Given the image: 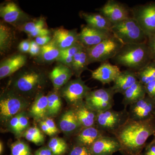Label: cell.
Listing matches in <instances>:
<instances>
[{
    "label": "cell",
    "mask_w": 155,
    "mask_h": 155,
    "mask_svg": "<svg viewBox=\"0 0 155 155\" xmlns=\"http://www.w3.org/2000/svg\"><path fill=\"white\" fill-rule=\"evenodd\" d=\"M45 24L44 19L40 18L29 22H25L19 27H20L19 29L20 30L29 35L39 29L44 28Z\"/></svg>",
    "instance_id": "cell-33"
},
{
    "label": "cell",
    "mask_w": 155,
    "mask_h": 155,
    "mask_svg": "<svg viewBox=\"0 0 155 155\" xmlns=\"http://www.w3.org/2000/svg\"><path fill=\"white\" fill-rule=\"evenodd\" d=\"M73 74L72 69L63 64L56 66L50 73V78L55 89L58 90L70 81Z\"/></svg>",
    "instance_id": "cell-21"
},
{
    "label": "cell",
    "mask_w": 155,
    "mask_h": 155,
    "mask_svg": "<svg viewBox=\"0 0 155 155\" xmlns=\"http://www.w3.org/2000/svg\"><path fill=\"white\" fill-rule=\"evenodd\" d=\"M80 16L84 19L87 25L88 26L99 30L111 32L113 24L99 12L98 13H91L82 12L81 13Z\"/></svg>",
    "instance_id": "cell-23"
},
{
    "label": "cell",
    "mask_w": 155,
    "mask_h": 155,
    "mask_svg": "<svg viewBox=\"0 0 155 155\" xmlns=\"http://www.w3.org/2000/svg\"><path fill=\"white\" fill-rule=\"evenodd\" d=\"M44 121L47 125H48V127L50 128V130L51 131L53 134H56V133L58 132L59 130L57 128L55 123L52 119L48 117V118L46 119Z\"/></svg>",
    "instance_id": "cell-46"
},
{
    "label": "cell",
    "mask_w": 155,
    "mask_h": 155,
    "mask_svg": "<svg viewBox=\"0 0 155 155\" xmlns=\"http://www.w3.org/2000/svg\"><path fill=\"white\" fill-rule=\"evenodd\" d=\"M41 47L35 41H31L29 54L32 56L39 55L40 54Z\"/></svg>",
    "instance_id": "cell-41"
},
{
    "label": "cell",
    "mask_w": 155,
    "mask_h": 155,
    "mask_svg": "<svg viewBox=\"0 0 155 155\" xmlns=\"http://www.w3.org/2000/svg\"><path fill=\"white\" fill-rule=\"evenodd\" d=\"M91 88L80 77L70 80L61 88V95L69 104L74 107L83 101Z\"/></svg>",
    "instance_id": "cell-10"
},
{
    "label": "cell",
    "mask_w": 155,
    "mask_h": 155,
    "mask_svg": "<svg viewBox=\"0 0 155 155\" xmlns=\"http://www.w3.org/2000/svg\"><path fill=\"white\" fill-rule=\"evenodd\" d=\"M44 81L42 73L29 69L17 75L13 81V85L15 91L19 94H29L40 88Z\"/></svg>",
    "instance_id": "cell-6"
},
{
    "label": "cell",
    "mask_w": 155,
    "mask_h": 155,
    "mask_svg": "<svg viewBox=\"0 0 155 155\" xmlns=\"http://www.w3.org/2000/svg\"><path fill=\"white\" fill-rule=\"evenodd\" d=\"M143 155H155V140L147 144L145 147V151Z\"/></svg>",
    "instance_id": "cell-43"
},
{
    "label": "cell",
    "mask_w": 155,
    "mask_h": 155,
    "mask_svg": "<svg viewBox=\"0 0 155 155\" xmlns=\"http://www.w3.org/2000/svg\"><path fill=\"white\" fill-rule=\"evenodd\" d=\"M89 148L92 155H113L121 151V146L115 137L105 134L98 139Z\"/></svg>",
    "instance_id": "cell-14"
},
{
    "label": "cell",
    "mask_w": 155,
    "mask_h": 155,
    "mask_svg": "<svg viewBox=\"0 0 155 155\" xmlns=\"http://www.w3.org/2000/svg\"><path fill=\"white\" fill-rule=\"evenodd\" d=\"M73 110L83 128L96 126L97 113L89 107L84 101L75 106Z\"/></svg>",
    "instance_id": "cell-22"
},
{
    "label": "cell",
    "mask_w": 155,
    "mask_h": 155,
    "mask_svg": "<svg viewBox=\"0 0 155 155\" xmlns=\"http://www.w3.org/2000/svg\"><path fill=\"white\" fill-rule=\"evenodd\" d=\"M143 155L142 154H136V155Z\"/></svg>",
    "instance_id": "cell-53"
},
{
    "label": "cell",
    "mask_w": 155,
    "mask_h": 155,
    "mask_svg": "<svg viewBox=\"0 0 155 155\" xmlns=\"http://www.w3.org/2000/svg\"><path fill=\"white\" fill-rule=\"evenodd\" d=\"M14 34L11 28L3 23L0 25V51L7 52L11 48L14 41Z\"/></svg>",
    "instance_id": "cell-28"
},
{
    "label": "cell",
    "mask_w": 155,
    "mask_h": 155,
    "mask_svg": "<svg viewBox=\"0 0 155 155\" xmlns=\"http://www.w3.org/2000/svg\"><path fill=\"white\" fill-rule=\"evenodd\" d=\"M136 74L138 81L143 85L155 80V63L152 61L144 68L136 72Z\"/></svg>",
    "instance_id": "cell-31"
},
{
    "label": "cell",
    "mask_w": 155,
    "mask_h": 155,
    "mask_svg": "<svg viewBox=\"0 0 155 155\" xmlns=\"http://www.w3.org/2000/svg\"><path fill=\"white\" fill-rule=\"evenodd\" d=\"M117 65H113L109 61L102 63L99 67L91 72V77L103 84L114 82L121 72Z\"/></svg>",
    "instance_id": "cell-16"
},
{
    "label": "cell",
    "mask_w": 155,
    "mask_h": 155,
    "mask_svg": "<svg viewBox=\"0 0 155 155\" xmlns=\"http://www.w3.org/2000/svg\"><path fill=\"white\" fill-rule=\"evenodd\" d=\"M98 11L112 24L131 17L130 8L125 4L116 0H108Z\"/></svg>",
    "instance_id": "cell-11"
},
{
    "label": "cell",
    "mask_w": 155,
    "mask_h": 155,
    "mask_svg": "<svg viewBox=\"0 0 155 155\" xmlns=\"http://www.w3.org/2000/svg\"><path fill=\"white\" fill-rule=\"evenodd\" d=\"M52 38L49 35L37 37L35 38V41L41 47L48 43L51 41Z\"/></svg>",
    "instance_id": "cell-44"
},
{
    "label": "cell",
    "mask_w": 155,
    "mask_h": 155,
    "mask_svg": "<svg viewBox=\"0 0 155 155\" xmlns=\"http://www.w3.org/2000/svg\"><path fill=\"white\" fill-rule=\"evenodd\" d=\"M113 35L110 31L99 30L87 25H84L78 34V41L84 48L98 44Z\"/></svg>",
    "instance_id": "cell-13"
},
{
    "label": "cell",
    "mask_w": 155,
    "mask_h": 155,
    "mask_svg": "<svg viewBox=\"0 0 155 155\" xmlns=\"http://www.w3.org/2000/svg\"><path fill=\"white\" fill-rule=\"evenodd\" d=\"M130 10L131 17L147 38L155 34V1L134 6Z\"/></svg>",
    "instance_id": "cell-7"
},
{
    "label": "cell",
    "mask_w": 155,
    "mask_h": 155,
    "mask_svg": "<svg viewBox=\"0 0 155 155\" xmlns=\"http://www.w3.org/2000/svg\"><path fill=\"white\" fill-rule=\"evenodd\" d=\"M20 113L12 117L10 120V127L13 131L16 134H19V118Z\"/></svg>",
    "instance_id": "cell-38"
},
{
    "label": "cell",
    "mask_w": 155,
    "mask_h": 155,
    "mask_svg": "<svg viewBox=\"0 0 155 155\" xmlns=\"http://www.w3.org/2000/svg\"><path fill=\"white\" fill-rule=\"evenodd\" d=\"M27 58L25 55L17 54L2 61L0 64V78L2 79L14 74L25 65Z\"/></svg>",
    "instance_id": "cell-19"
},
{
    "label": "cell",
    "mask_w": 155,
    "mask_h": 155,
    "mask_svg": "<svg viewBox=\"0 0 155 155\" xmlns=\"http://www.w3.org/2000/svg\"><path fill=\"white\" fill-rule=\"evenodd\" d=\"M78 34L76 29L68 30L59 28L54 30L52 40L60 50L66 49L79 42Z\"/></svg>",
    "instance_id": "cell-17"
},
{
    "label": "cell",
    "mask_w": 155,
    "mask_h": 155,
    "mask_svg": "<svg viewBox=\"0 0 155 155\" xmlns=\"http://www.w3.org/2000/svg\"><path fill=\"white\" fill-rule=\"evenodd\" d=\"M31 42L25 40L20 43L19 45V49L22 53L29 52L30 50Z\"/></svg>",
    "instance_id": "cell-47"
},
{
    "label": "cell",
    "mask_w": 155,
    "mask_h": 155,
    "mask_svg": "<svg viewBox=\"0 0 155 155\" xmlns=\"http://www.w3.org/2000/svg\"><path fill=\"white\" fill-rule=\"evenodd\" d=\"M73 58L67 56L60 55L57 61L71 68Z\"/></svg>",
    "instance_id": "cell-45"
},
{
    "label": "cell",
    "mask_w": 155,
    "mask_h": 155,
    "mask_svg": "<svg viewBox=\"0 0 155 155\" xmlns=\"http://www.w3.org/2000/svg\"><path fill=\"white\" fill-rule=\"evenodd\" d=\"M129 119L142 121L155 116V101L148 96L130 106Z\"/></svg>",
    "instance_id": "cell-12"
},
{
    "label": "cell",
    "mask_w": 155,
    "mask_h": 155,
    "mask_svg": "<svg viewBox=\"0 0 155 155\" xmlns=\"http://www.w3.org/2000/svg\"><path fill=\"white\" fill-rule=\"evenodd\" d=\"M147 43L150 51L152 61L155 63V34L148 38Z\"/></svg>",
    "instance_id": "cell-40"
},
{
    "label": "cell",
    "mask_w": 155,
    "mask_h": 155,
    "mask_svg": "<svg viewBox=\"0 0 155 155\" xmlns=\"http://www.w3.org/2000/svg\"><path fill=\"white\" fill-rule=\"evenodd\" d=\"M0 16L5 22L13 25L22 24V22L28 20L27 15L16 3L12 2L1 5Z\"/></svg>",
    "instance_id": "cell-15"
},
{
    "label": "cell",
    "mask_w": 155,
    "mask_h": 155,
    "mask_svg": "<svg viewBox=\"0 0 155 155\" xmlns=\"http://www.w3.org/2000/svg\"><path fill=\"white\" fill-rule=\"evenodd\" d=\"M115 94L111 87L101 88L91 91L84 101L89 107L98 113L113 108Z\"/></svg>",
    "instance_id": "cell-9"
},
{
    "label": "cell",
    "mask_w": 155,
    "mask_h": 155,
    "mask_svg": "<svg viewBox=\"0 0 155 155\" xmlns=\"http://www.w3.org/2000/svg\"><path fill=\"white\" fill-rule=\"evenodd\" d=\"M28 103L22 96L14 91L5 93L0 100V115L3 120H10L25 109Z\"/></svg>",
    "instance_id": "cell-8"
},
{
    "label": "cell",
    "mask_w": 155,
    "mask_h": 155,
    "mask_svg": "<svg viewBox=\"0 0 155 155\" xmlns=\"http://www.w3.org/2000/svg\"><path fill=\"white\" fill-rule=\"evenodd\" d=\"M88 65L87 54L84 48L74 56L71 69L73 74L79 78L84 71L88 69Z\"/></svg>",
    "instance_id": "cell-27"
},
{
    "label": "cell",
    "mask_w": 155,
    "mask_h": 155,
    "mask_svg": "<svg viewBox=\"0 0 155 155\" xmlns=\"http://www.w3.org/2000/svg\"><path fill=\"white\" fill-rule=\"evenodd\" d=\"M60 129L65 134H77L83 128L73 109L62 114L59 122Z\"/></svg>",
    "instance_id": "cell-18"
},
{
    "label": "cell",
    "mask_w": 155,
    "mask_h": 155,
    "mask_svg": "<svg viewBox=\"0 0 155 155\" xmlns=\"http://www.w3.org/2000/svg\"><path fill=\"white\" fill-rule=\"evenodd\" d=\"M123 45V43L113 35L98 44L85 48L89 64L96 62L102 63L112 60Z\"/></svg>",
    "instance_id": "cell-4"
},
{
    "label": "cell",
    "mask_w": 155,
    "mask_h": 155,
    "mask_svg": "<svg viewBox=\"0 0 155 155\" xmlns=\"http://www.w3.org/2000/svg\"><path fill=\"white\" fill-rule=\"evenodd\" d=\"M40 127L41 129L44 132L48 135L51 136L53 135L51 131L50 130V128L48 127L47 124H46L45 121H41L40 122Z\"/></svg>",
    "instance_id": "cell-51"
},
{
    "label": "cell",
    "mask_w": 155,
    "mask_h": 155,
    "mask_svg": "<svg viewBox=\"0 0 155 155\" xmlns=\"http://www.w3.org/2000/svg\"><path fill=\"white\" fill-rule=\"evenodd\" d=\"M144 86L147 95L155 101V80L147 84Z\"/></svg>",
    "instance_id": "cell-39"
},
{
    "label": "cell",
    "mask_w": 155,
    "mask_h": 155,
    "mask_svg": "<svg viewBox=\"0 0 155 155\" xmlns=\"http://www.w3.org/2000/svg\"><path fill=\"white\" fill-rule=\"evenodd\" d=\"M129 119L128 111L126 108L116 111L113 108L97 113L96 126L105 133L114 134Z\"/></svg>",
    "instance_id": "cell-5"
},
{
    "label": "cell",
    "mask_w": 155,
    "mask_h": 155,
    "mask_svg": "<svg viewBox=\"0 0 155 155\" xmlns=\"http://www.w3.org/2000/svg\"><path fill=\"white\" fill-rule=\"evenodd\" d=\"M48 147L53 155H62L66 152L67 145L64 140L59 137H53L48 143Z\"/></svg>",
    "instance_id": "cell-32"
},
{
    "label": "cell",
    "mask_w": 155,
    "mask_h": 155,
    "mask_svg": "<svg viewBox=\"0 0 155 155\" xmlns=\"http://www.w3.org/2000/svg\"><path fill=\"white\" fill-rule=\"evenodd\" d=\"M24 136L28 141L31 142L35 144H40L42 143L43 142V141H42L39 139L34 136L30 134L27 133L26 132H25L24 133Z\"/></svg>",
    "instance_id": "cell-49"
},
{
    "label": "cell",
    "mask_w": 155,
    "mask_h": 155,
    "mask_svg": "<svg viewBox=\"0 0 155 155\" xmlns=\"http://www.w3.org/2000/svg\"><path fill=\"white\" fill-rule=\"evenodd\" d=\"M84 47L79 42L73 46L68 48L66 49L61 50L60 55L67 56L74 58L75 55L83 49Z\"/></svg>",
    "instance_id": "cell-35"
},
{
    "label": "cell",
    "mask_w": 155,
    "mask_h": 155,
    "mask_svg": "<svg viewBox=\"0 0 155 155\" xmlns=\"http://www.w3.org/2000/svg\"><path fill=\"white\" fill-rule=\"evenodd\" d=\"M34 155H53L48 147H44L38 150Z\"/></svg>",
    "instance_id": "cell-50"
},
{
    "label": "cell",
    "mask_w": 155,
    "mask_h": 155,
    "mask_svg": "<svg viewBox=\"0 0 155 155\" xmlns=\"http://www.w3.org/2000/svg\"><path fill=\"white\" fill-rule=\"evenodd\" d=\"M122 104L125 108L143 98L147 95L144 85L138 81L123 93Z\"/></svg>",
    "instance_id": "cell-25"
},
{
    "label": "cell",
    "mask_w": 155,
    "mask_h": 155,
    "mask_svg": "<svg viewBox=\"0 0 155 155\" xmlns=\"http://www.w3.org/2000/svg\"></svg>",
    "instance_id": "cell-55"
},
{
    "label": "cell",
    "mask_w": 155,
    "mask_h": 155,
    "mask_svg": "<svg viewBox=\"0 0 155 155\" xmlns=\"http://www.w3.org/2000/svg\"><path fill=\"white\" fill-rule=\"evenodd\" d=\"M48 103V96L38 94L30 108L31 116L35 120L42 119L46 116Z\"/></svg>",
    "instance_id": "cell-26"
},
{
    "label": "cell",
    "mask_w": 155,
    "mask_h": 155,
    "mask_svg": "<svg viewBox=\"0 0 155 155\" xmlns=\"http://www.w3.org/2000/svg\"><path fill=\"white\" fill-rule=\"evenodd\" d=\"M25 132L31 134V135L37 137L42 141H44V136L43 135L41 131L37 127H31L27 129Z\"/></svg>",
    "instance_id": "cell-42"
},
{
    "label": "cell",
    "mask_w": 155,
    "mask_h": 155,
    "mask_svg": "<svg viewBox=\"0 0 155 155\" xmlns=\"http://www.w3.org/2000/svg\"><path fill=\"white\" fill-rule=\"evenodd\" d=\"M11 155H31V151L25 142L18 141L11 145Z\"/></svg>",
    "instance_id": "cell-34"
},
{
    "label": "cell",
    "mask_w": 155,
    "mask_h": 155,
    "mask_svg": "<svg viewBox=\"0 0 155 155\" xmlns=\"http://www.w3.org/2000/svg\"><path fill=\"white\" fill-rule=\"evenodd\" d=\"M111 32L124 45L145 43L148 38L133 17L112 25Z\"/></svg>",
    "instance_id": "cell-3"
},
{
    "label": "cell",
    "mask_w": 155,
    "mask_h": 155,
    "mask_svg": "<svg viewBox=\"0 0 155 155\" xmlns=\"http://www.w3.org/2000/svg\"><path fill=\"white\" fill-rule=\"evenodd\" d=\"M136 72L130 69L121 71L114 82L112 89L115 94L123 93L138 81Z\"/></svg>",
    "instance_id": "cell-20"
},
{
    "label": "cell",
    "mask_w": 155,
    "mask_h": 155,
    "mask_svg": "<svg viewBox=\"0 0 155 155\" xmlns=\"http://www.w3.org/2000/svg\"><path fill=\"white\" fill-rule=\"evenodd\" d=\"M69 155H92L89 148L76 144L72 148Z\"/></svg>",
    "instance_id": "cell-36"
},
{
    "label": "cell",
    "mask_w": 155,
    "mask_h": 155,
    "mask_svg": "<svg viewBox=\"0 0 155 155\" xmlns=\"http://www.w3.org/2000/svg\"><path fill=\"white\" fill-rule=\"evenodd\" d=\"M3 150H4V146L2 142L1 141L0 142V154L2 155V154Z\"/></svg>",
    "instance_id": "cell-52"
},
{
    "label": "cell",
    "mask_w": 155,
    "mask_h": 155,
    "mask_svg": "<svg viewBox=\"0 0 155 155\" xmlns=\"http://www.w3.org/2000/svg\"><path fill=\"white\" fill-rule=\"evenodd\" d=\"M50 34V31L47 28H43L41 29L35 31L33 33H31L28 35L29 36L31 37H37L39 36H45V35H49Z\"/></svg>",
    "instance_id": "cell-48"
},
{
    "label": "cell",
    "mask_w": 155,
    "mask_h": 155,
    "mask_svg": "<svg viewBox=\"0 0 155 155\" xmlns=\"http://www.w3.org/2000/svg\"><path fill=\"white\" fill-rule=\"evenodd\" d=\"M105 134L106 133L100 130L96 126L84 127L77 134L76 144L90 148L98 139Z\"/></svg>",
    "instance_id": "cell-24"
},
{
    "label": "cell",
    "mask_w": 155,
    "mask_h": 155,
    "mask_svg": "<svg viewBox=\"0 0 155 155\" xmlns=\"http://www.w3.org/2000/svg\"><path fill=\"white\" fill-rule=\"evenodd\" d=\"M154 139L155 140V137H154Z\"/></svg>",
    "instance_id": "cell-54"
},
{
    "label": "cell",
    "mask_w": 155,
    "mask_h": 155,
    "mask_svg": "<svg viewBox=\"0 0 155 155\" xmlns=\"http://www.w3.org/2000/svg\"><path fill=\"white\" fill-rule=\"evenodd\" d=\"M115 64L137 72L152 61L147 43L124 45L112 59Z\"/></svg>",
    "instance_id": "cell-2"
},
{
    "label": "cell",
    "mask_w": 155,
    "mask_h": 155,
    "mask_svg": "<svg viewBox=\"0 0 155 155\" xmlns=\"http://www.w3.org/2000/svg\"><path fill=\"white\" fill-rule=\"evenodd\" d=\"M121 146L120 152L125 155L140 154L148 139L155 137V117L136 121L129 119L113 134Z\"/></svg>",
    "instance_id": "cell-1"
},
{
    "label": "cell",
    "mask_w": 155,
    "mask_h": 155,
    "mask_svg": "<svg viewBox=\"0 0 155 155\" xmlns=\"http://www.w3.org/2000/svg\"><path fill=\"white\" fill-rule=\"evenodd\" d=\"M28 125V117L24 112L20 113L19 118V133L20 134L23 130H25Z\"/></svg>",
    "instance_id": "cell-37"
},
{
    "label": "cell",
    "mask_w": 155,
    "mask_h": 155,
    "mask_svg": "<svg viewBox=\"0 0 155 155\" xmlns=\"http://www.w3.org/2000/svg\"><path fill=\"white\" fill-rule=\"evenodd\" d=\"M48 100L46 116L50 118L59 114L62 107V101L59 95L55 92L48 94Z\"/></svg>",
    "instance_id": "cell-30"
},
{
    "label": "cell",
    "mask_w": 155,
    "mask_h": 155,
    "mask_svg": "<svg viewBox=\"0 0 155 155\" xmlns=\"http://www.w3.org/2000/svg\"><path fill=\"white\" fill-rule=\"evenodd\" d=\"M61 54V50L52 40L48 44L41 46L40 58L44 62H49L57 60Z\"/></svg>",
    "instance_id": "cell-29"
}]
</instances>
